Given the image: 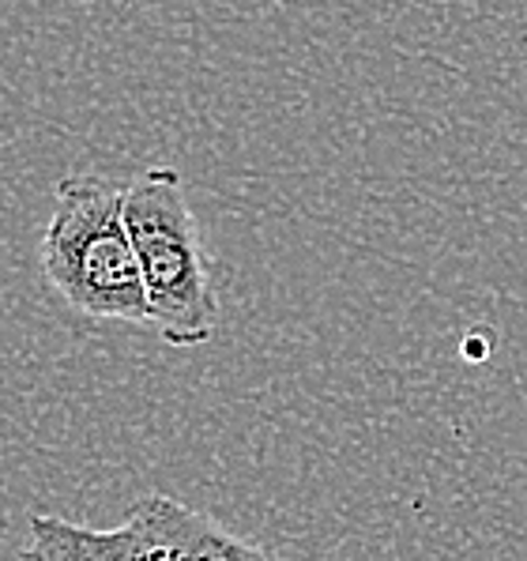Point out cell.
<instances>
[{
  "label": "cell",
  "instance_id": "1",
  "mask_svg": "<svg viewBox=\"0 0 527 561\" xmlns=\"http://www.w3.org/2000/svg\"><path fill=\"white\" fill-rule=\"evenodd\" d=\"M42 275L88 321L151 328L140 261L125 227V188L106 178H60L54 215L42 230Z\"/></svg>",
  "mask_w": 527,
  "mask_h": 561
},
{
  "label": "cell",
  "instance_id": "2",
  "mask_svg": "<svg viewBox=\"0 0 527 561\" xmlns=\"http://www.w3.org/2000/svg\"><path fill=\"white\" fill-rule=\"evenodd\" d=\"M125 227L144 275L151 328L170 347H204L219 328L211 261L174 167H147L125 185Z\"/></svg>",
  "mask_w": 527,
  "mask_h": 561
},
{
  "label": "cell",
  "instance_id": "3",
  "mask_svg": "<svg viewBox=\"0 0 527 561\" xmlns=\"http://www.w3.org/2000/svg\"><path fill=\"white\" fill-rule=\"evenodd\" d=\"M20 561H283L167 494H147L117 528L34 513Z\"/></svg>",
  "mask_w": 527,
  "mask_h": 561
}]
</instances>
